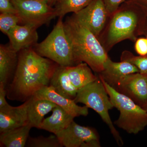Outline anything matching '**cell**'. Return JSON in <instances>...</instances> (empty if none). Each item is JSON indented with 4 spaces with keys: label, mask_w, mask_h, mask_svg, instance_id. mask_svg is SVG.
<instances>
[{
    "label": "cell",
    "mask_w": 147,
    "mask_h": 147,
    "mask_svg": "<svg viewBox=\"0 0 147 147\" xmlns=\"http://www.w3.org/2000/svg\"><path fill=\"white\" fill-rule=\"evenodd\" d=\"M59 65L38 55L33 47L19 52L12 80L6 87L7 96L25 102L50 81Z\"/></svg>",
    "instance_id": "obj_1"
},
{
    "label": "cell",
    "mask_w": 147,
    "mask_h": 147,
    "mask_svg": "<svg viewBox=\"0 0 147 147\" xmlns=\"http://www.w3.org/2000/svg\"><path fill=\"white\" fill-rule=\"evenodd\" d=\"M147 11L139 5L125 1L108 18L98 37L108 53L119 42L125 40L135 42L143 34Z\"/></svg>",
    "instance_id": "obj_2"
},
{
    "label": "cell",
    "mask_w": 147,
    "mask_h": 147,
    "mask_svg": "<svg viewBox=\"0 0 147 147\" xmlns=\"http://www.w3.org/2000/svg\"><path fill=\"white\" fill-rule=\"evenodd\" d=\"M64 26L76 65L85 63L93 71L100 73L109 57L97 37L73 16L67 18Z\"/></svg>",
    "instance_id": "obj_3"
},
{
    "label": "cell",
    "mask_w": 147,
    "mask_h": 147,
    "mask_svg": "<svg viewBox=\"0 0 147 147\" xmlns=\"http://www.w3.org/2000/svg\"><path fill=\"white\" fill-rule=\"evenodd\" d=\"M99 77V76H98ZM105 89L114 108L119 111V118L114 122L127 133L136 134L147 126V112L130 98L111 86L102 78Z\"/></svg>",
    "instance_id": "obj_4"
},
{
    "label": "cell",
    "mask_w": 147,
    "mask_h": 147,
    "mask_svg": "<svg viewBox=\"0 0 147 147\" xmlns=\"http://www.w3.org/2000/svg\"><path fill=\"white\" fill-rule=\"evenodd\" d=\"M74 100L76 103H83L96 112L108 125L118 145L120 146H123V139L114 126L109 114V110L114 108V105L98 76L94 82L78 90Z\"/></svg>",
    "instance_id": "obj_5"
},
{
    "label": "cell",
    "mask_w": 147,
    "mask_h": 147,
    "mask_svg": "<svg viewBox=\"0 0 147 147\" xmlns=\"http://www.w3.org/2000/svg\"><path fill=\"white\" fill-rule=\"evenodd\" d=\"M33 48L38 55L50 59L59 65H76L71 43L65 30L62 18H59L47 37Z\"/></svg>",
    "instance_id": "obj_6"
},
{
    "label": "cell",
    "mask_w": 147,
    "mask_h": 147,
    "mask_svg": "<svg viewBox=\"0 0 147 147\" xmlns=\"http://www.w3.org/2000/svg\"><path fill=\"white\" fill-rule=\"evenodd\" d=\"M21 19V24L39 28L57 17L55 8L45 0H11Z\"/></svg>",
    "instance_id": "obj_7"
},
{
    "label": "cell",
    "mask_w": 147,
    "mask_h": 147,
    "mask_svg": "<svg viewBox=\"0 0 147 147\" xmlns=\"http://www.w3.org/2000/svg\"><path fill=\"white\" fill-rule=\"evenodd\" d=\"M56 135L63 146L100 147L98 134L94 129L79 125L74 121Z\"/></svg>",
    "instance_id": "obj_8"
},
{
    "label": "cell",
    "mask_w": 147,
    "mask_h": 147,
    "mask_svg": "<svg viewBox=\"0 0 147 147\" xmlns=\"http://www.w3.org/2000/svg\"><path fill=\"white\" fill-rule=\"evenodd\" d=\"M72 16L97 38L105 28L109 17L102 0H92L87 6Z\"/></svg>",
    "instance_id": "obj_9"
},
{
    "label": "cell",
    "mask_w": 147,
    "mask_h": 147,
    "mask_svg": "<svg viewBox=\"0 0 147 147\" xmlns=\"http://www.w3.org/2000/svg\"><path fill=\"white\" fill-rule=\"evenodd\" d=\"M143 107L147 102V75L140 72L128 74L115 88Z\"/></svg>",
    "instance_id": "obj_10"
},
{
    "label": "cell",
    "mask_w": 147,
    "mask_h": 147,
    "mask_svg": "<svg viewBox=\"0 0 147 147\" xmlns=\"http://www.w3.org/2000/svg\"><path fill=\"white\" fill-rule=\"evenodd\" d=\"M32 97L17 107L9 105L0 108L1 133L29 124L28 109Z\"/></svg>",
    "instance_id": "obj_11"
},
{
    "label": "cell",
    "mask_w": 147,
    "mask_h": 147,
    "mask_svg": "<svg viewBox=\"0 0 147 147\" xmlns=\"http://www.w3.org/2000/svg\"><path fill=\"white\" fill-rule=\"evenodd\" d=\"M33 96L35 98L45 99L52 101L74 117L79 116L86 117L88 114L89 108L86 106L82 107L77 105L73 99L60 94L50 86L40 89L34 94Z\"/></svg>",
    "instance_id": "obj_12"
},
{
    "label": "cell",
    "mask_w": 147,
    "mask_h": 147,
    "mask_svg": "<svg viewBox=\"0 0 147 147\" xmlns=\"http://www.w3.org/2000/svg\"><path fill=\"white\" fill-rule=\"evenodd\" d=\"M37 29L36 27L29 24H19L14 27L7 35L11 47L17 53L33 47L38 40Z\"/></svg>",
    "instance_id": "obj_13"
},
{
    "label": "cell",
    "mask_w": 147,
    "mask_h": 147,
    "mask_svg": "<svg viewBox=\"0 0 147 147\" xmlns=\"http://www.w3.org/2000/svg\"><path fill=\"white\" fill-rule=\"evenodd\" d=\"M137 72H139V69L130 63L125 61L115 62L108 57L104 64V68L99 73L98 76L115 88L125 76Z\"/></svg>",
    "instance_id": "obj_14"
},
{
    "label": "cell",
    "mask_w": 147,
    "mask_h": 147,
    "mask_svg": "<svg viewBox=\"0 0 147 147\" xmlns=\"http://www.w3.org/2000/svg\"><path fill=\"white\" fill-rule=\"evenodd\" d=\"M74 118L57 105L52 110V115L43 119L38 129L57 135L67 127Z\"/></svg>",
    "instance_id": "obj_15"
},
{
    "label": "cell",
    "mask_w": 147,
    "mask_h": 147,
    "mask_svg": "<svg viewBox=\"0 0 147 147\" xmlns=\"http://www.w3.org/2000/svg\"><path fill=\"white\" fill-rule=\"evenodd\" d=\"M17 53L10 45H0V83L4 84L6 87L16 70L18 60Z\"/></svg>",
    "instance_id": "obj_16"
},
{
    "label": "cell",
    "mask_w": 147,
    "mask_h": 147,
    "mask_svg": "<svg viewBox=\"0 0 147 147\" xmlns=\"http://www.w3.org/2000/svg\"><path fill=\"white\" fill-rule=\"evenodd\" d=\"M50 86L60 94L73 100L78 91L70 82L65 66H58L51 79Z\"/></svg>",
    "instance_id": "obj_17"
},
{
    "label": "cell",
    "mask_w": 147,
    "mask_h": 147,
    "mask_svg": "<svg viewBox=\"0 0 147 147\" xmlns=\"http://www.w3.org/2000/svg\"><path fill=\"white\" fill-rule=\"evenodd\" d=\"M57 105L50 100L35 98L32 96L28 109L29 123L32 127L38 129L44 117Z\"/></svg>",
    "instance_id": "obj_18"
},
{
    "label": "cell",
    "mask_w": 147,
    "mask_h": 147,
    "mask_svg": "<svg viewBox=\"0 0 147 147\" xmlns=\"http://www.w3.org/2000/svg\"><path fill=\"white\" fill-rule=\"evenodd\" d=\"M70 82L78 90L94 82L98 78L87 63L82 62L76 65L65 66Z\"/></svg>",
    "instance_id": "obj_19"
},
{
    "label": "cell",
    "mask_w": 147,
    "mask_h": 147,
    "mask_svg": "<svg viewBox=\"0 0 147 147\" xmlns=\"http://www.w3.org/2000/svg\"><path fill=\"white\" fill-rule=\"evenodd\" d=\"M32 127L30 124L1 133V147L26 146Z\"/></svg>",
    "instance_id": "obj_20"
},
{
    "label": "cell",
    "mask_w": 147,
    "mask_h": 147,
    "mask_svg": "<svg viewBox=\"0 0 147 147\" xmlns=\"http://www.w3.org/2000/svg\"><path fill=\"white\" fill-rule=\"evenodd\" d=\"M92 0H58L55 8L59 18L70 12L76 13L87 6Z\"/></svg>",
    "instance_id": "obj_21"
},
{
    "label": "cell",
    "mask_w": 147,
    "mask_h": 147,
    "mask_svg": "<svg viewBox=\"0 0 147 147\" xmlns=\"http://www.w3.org/2000/svg\"><path fill=\"white\" fill-rule=\"evenodd\" d=\"M26 146L28 147H63L55 134L48 137L42 136L36 137H29Z\"/></svg>",
    "instance_id": "obj_22"
},
{
    "label": "cell",
    "mask_w": 147,
    "mask_h": 147,
    "mask_svg": "<svg viewBox=\"0 0 147 147\" xmlns=\"http://www.w3.org/2000/svg\"><path fill=\"white\" fill-rule=\"evenodd\" d=\"M121 61L130 63L137 67L140 73L147 75V55L136 56L129 51L125 50L122 53Z\"/></svg>",
    "instance_id": "obj_23"
},
{
    "label": "cell",
    "mask_w": 147,
    "mask_h": 147,
    "mask_svg": "<svg viewBox=\"0 0 147 147\" xmlns=\"http://www.w3.org/2000/svg\"><path fill=\"white\" fill-rule=\"evenodd\" d=\"M21 24V18L17 13H1L0 30L4 34L7 35L11 29Z\"/></svg>",
    "instance_id": "obj_24"
},
{
    "label": "cell",
    "mask_w": 147,
    "mask_h": 147,
    "mask_svg": "<svg viewBox=\"0 0 147 147\" xmlns=\"http://www.w3.org/2000/svg\"><path fill=\"white\" fill-rule=\"evenodd\" d=\"M109 16H111L126 0H102Z\"/></svg>",
    "instance_id": "obj_25"
},
{
    "label": "cell",
    "mask_w": 147,
    "mask_h": 147,
    "mask_svg": "<svg viewBox=\"0 0 147 147\" xmlns=\"http://www.w3.org/2000/svg\"><path fill=\"white\" fill-rule=\"evenodd\" d=\"M134 49L140 56L147 55V38H138L135 41Z\"/></svg>",
    "instance_id": "obj_26"
},
{
    "label": "cell",
    "mask_w": 147,
    "mask_h": 147,
    "mask_svg": "<svg viewBox=\"0 0 147 147\" xmlns=\"http://www.w3.org/2000/svg\"><path fill=\"white\" fill-rule=\"evenodd\" d=\"M0 11L1 13H17V11L11 0H0Z\"/></svg>",
    "instance_id": "obj_27"
},
{
    "label": "cell",
    "mask_w": 147,
    "mask_h": 147,
    "mask_svg": "<svg viewBox=\"0 0 147 147\" xmlns=\"http://www.w3.org/2000/svg\"><path fill=\"white\" fill-rule=\"evenodd\" d=\"M7 96L6 87L3 83H0V108L9 105L5 99Z\"/></svg>",
    "instance_id": "obj_28"
},
{
    "label": "cell",
    "mask_w": 147,
    "mask_h": 147,
    "mask_svg": "<svg viewBox=\"0 0 147 147\" xmlns=\"http://www.w3.org/2000/svg\"><path fill=\"white\" fill-rule=\"evenodd\" d=\"M126 1L136 3L147 11V0H126Z\"/></svg>",
    "instance_id": "obj_29"
},
{
    "label": "cell",
    "mask_w": 147,
    "mask_h": 147,
    "mask_svg": "<svg viewBox=\"0 0 147 147\" xmlns=\"http://www.w3.org/2000/svg\"><path fill=\"white\" fill-rule=\"evenodd\" d=\"M147 38V15L145 20L144 26V30H143V34Z\"/></svg>",
    "instance_id": "obj_30"
},
{
    "label": "cell",
    "mask_w": 147,
    "mask_h": 147,
    "mask_svg": "<svg viewBox=\"0 0 147 147\" xmlns=\"http://www.w3.org/2000/svg\"><path fill=\"white\" fill-rule=\"evenodd\" d=\"M46 2L49 5L53 6L56 4V3L57 1L58 0H45Z\"/></svg>",
    "instance_id": "obj_31"
},
{
    "label": "cell",
    "mask_w": 147,
    "mask_h": 147,
    "mask_svg": "<svg viewBox=\"0 0 147 147\" xmlns=\"http://www.w3.org/2000/svg\"><path fill=\"white\" fill-rule=\"evenodd\" d=\"M145 110H146V111L147 112V102L145 104V105L142 107Z\"/></svg>",
    "instance_id": "obj_32"
}]
</instances>
